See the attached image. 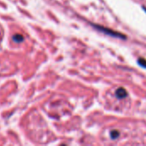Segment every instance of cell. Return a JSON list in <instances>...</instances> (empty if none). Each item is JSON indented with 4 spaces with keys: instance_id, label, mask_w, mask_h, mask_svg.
<instances>
[{
    "instance_id": "1",
    "label": "cell",
    "mask_w": 146,
    "mask_h": 146,
    "mask_svg": "<svg viewBox=\"0 0 146 146\" xmlns=\"http://www.w3.org/2000/svg\"><path fill=\"white\" fill-rule=\"evenodd\" d=\"M92 26L99 32L104 33V34H107V35H110V36H112L114 38H121V39H126L127 38V36H125L124 34L121 33H118V32H115L112 29H110V28H107V27H102V26H99V25H96V24H92Z\"/></svg>"
},
{
    "instance_id": "2",
    "label": "cell",
    "mask_w": 146,
    "mask_h": 146,
    "mask_svg": "<svg viewBox=\"0 0 146 146\" xmlns=\"http://www.w3.org/2000/svg\"><path fill=\"white\" fill-rule=\"evenodd\" d=\"M115 96H116V98H119V99L125 98L127 97V90H125L124 88L120 87V88H118V89L116 90V92H115Z\"/></svg>"
},
{
    "instance_id": "3",
    "label": "cell",
    "mask_w": 146,
    "mask_h": 146,
    "mask_svg": "<svg viewBox=\"0 0 146 146\" xmlns=\"http://www.w3.org/2000/svg\"><path fill=\"white\" fill-rule=\"evenodd\" d=\"M13 40H14L15 43H21V42H23L24 38H23V36L21 35V34H15V35L13 36Z\"/></svg>"
},
{
    "instance_id": "4",
    "label": "cell",
    "mask_w": 146,
    "mask_h": 146,
    "mask_svg": "<svg viewBox=\"0 0 146 146\" xmlns=\"http://www.w3.org/2000/svg\"><path fill=\"white\" fill-rule=\"evenodd\" d=\"M110 138H111L112 139H116L120 136V133H119L118 131H116V130H113V131L110 132Z\"/></svg>"
},
{
    "instance_id": "5",
    "label": "cell",
    "mask_w": 146,
    "mask_h": 146,
    "mask_svg": "<svg viewBox=\"0 0 146 146\" xmlns=\"http://www.w3.org/2000/svg\"><path fill=\"white\" fill-rule=\"evenodd\" d=\"M138 64L142 68H146V60L144 58H139L138 60Z\"/></svg>"
}]
</instances>
